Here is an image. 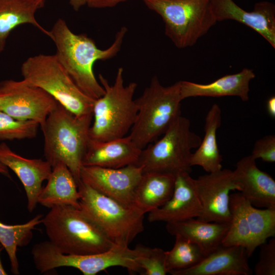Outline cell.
<instances>
[{
  "label": "cell",
  "mask_w": 275,
  "mask_h": 275,
  "mask_svg": "<svg viewBox=\"0 0 275 275\" xmlns=\"http://www.w3.org/2000/svg\"><path fill=\"white\" fill-rule=\"evenodd\" d=\"M79 208L116 245L128 246L144 229V214L94 189L80 181Z\"/></svg>",
  "instance_id": "9c48e42d"
},
{
  "label": "cell",
  "mask_w": 275,
  "mask_h": 275,
  "mask_svg": "<svg viewBox=\"0 0 275 275\" xmlns=\"http://www.w3.org/2000/svg\"><path fill=\"white\" fill-rule=\"evenodd\" d=\"M197 193L202 206V221L230 224V193L240 191L233 171L222 169L195 179Z\"/></svg>",
  "instance_id": "4fadbf2b"
},
{
  "label": "cell",
  "mask_w": 275,
  "mask_h": 275,
  "mask_svg": "<svg viewBox=\"0 0 275 275\" xmlns=\"http://www.w3.org/2000/svg\"><path fill=\"white\" fill-rule=\"evenodd\" d=\"M40 125L32 120H20L0 111V141L35 138Z\"/></svg>",
  "instance_id": "f1b7e54d"
},
{
  "label": "cell",
  "mask_w": 275,
  "mask_h": 275,
  "mask_svg": "<svg viewBox=\"0 0 275 275\" xmlns=\"http://www.w3.org/2000/svg\"><path fill=\"white\" fill-rule=\"evenodd\" d=\"M222 122V111L219 105L213 104L207 113L204 125L205 135L203 140L193 153L191 167L198 166L207 173L222 169L223 158L216 140V131Z\"/></svg>",
  "instance_id": "484cf974"
},
{
  "label": "cell",
  "mask_w": 275,
  "mask_h": 275,
  "mask_svg": "<svg viewBox=\"0 0 275 275\" xmlns=\"http://www.w3.org/2000/svg\"><path fill=\"white\" fill-rule=\"evenodd\" d=\"M162 18L166 35L178 48L194 45L217 22L211 0H143Z\"/></svg>",
  "instance_id": "52a82bcc"
},
{
  "label": "cell",
  "mask_w": 275,
  "mask_h": 275,
  "mask_svg": "<svg viewBox=\"0 0 275 275\" xmlns=\"http://www.w3.org/2000/svg\"><path fill=\"white\" fill-rule=\"evenodd\" d=\"M194 179L186 172L177 174L171 198L163 205L148 213V221L167 223L199 217L202 206Z\"/></svg>",
  "instance_id": "9a60e30c"
},
{
  "label": "cell",
  "mask_w": 275,
  "mask_h": 275,
  "mask_svg": "<svg viewBox=\"0 0 275 275\" xmlns=\"http://www.w3.org/2000/svg\"><path fill=\"white\" fill-rule=\"evenodd\" d=\"M259 259L255 266L256 275L275 274V239L271 238L268 242L260 246Z\"/></svg>",
  "instance_id": "4dcf8cb0"
},
{
  "label": "cell",
  "mask_w": 275,
  "mask_h": 275,
  "mask_svg": "<svg viewBox=\"0 0 275 275\" xmlns=\"http://www.w3.org/2000/svg\"><path fill=\"white\" fill-rule=\"evenodd\" d=\"M172 249L166 252L168 273L184 270L199 263L206 256L196 243L179 235H175Z\"/></svg>",
  "instance_id": "83f0119b"
},
{
  "label": "cell",
  "mask_w": 275,
  "mask_h": 275,
  "mask_svg": "<svg viewBox=\"0 0 275 275\" xmlns=\"http://www.w3.org/2000/svg\"><path fill=\"white\" fill-rule=\"evenodd\" d=\"M231 219L222 241L225 246L244 248L250 257L256 249L275 235V208H257L240 192L230 194Z\"/></svg>",
  "instance_id": "8fae6325"
},
{
  "label": "cell",
  "mask_w": 275,
  "mask_h": 275,
  "mask_svg": "<svg viewBox=\"0 0 275 275\" xmlns=\"http://www.w3.org/2000/svg\"><path fill=\"white\" fill-rule=\"evenodd\" d=\"M93 114L76 116L58 102L40 127L44 154L52 168L62 162L70 170L77 184L89 141Z\"/></svg>",
  "instance_id": "7a4b0ae2"
},
{
  "label": "cell",
  "mask_w": 275,
  "mask_h": 275,
  "mask_svg": "<svg viewBox=\"0 0 275 275\" xmlns=\"http://www.w3.org/2000/svg\"><path fill=\"white\" fill-rule=\"evenodd\" d=\"M251 155L255 159H261L266 162H275V136L266 135L254 144Z\"/></svg>",
  "instance_id": "1f68e13d"
},
{
  "label": "cell",
  "mask_w": 275,
  "mask_h": 275,
  "mask_svg": "<svg viewBox=\"0 0 275 275\" xmlns=\"http://www.w3.org/2000/svg\"><path fill=\"white\" fill-rule=\"evenodd\" d=\"M31 254L37 270L41 273L60 267H71L84 275H95L113 266H121L130 272H141L137 262L138 249L116 245L106 251L90 255L66 254L59 251L48 240L37 243Z\"/></svg>",
  "instance_id": "30bf717a"
},
{
  "label": "cell",
  "mask_w": 275,
  "mask_h": 275,
  "mask_svg": "<svg viewBox=\"0 0 275 275\" xmlns=\"http://www.w3.org/2000/svg\"><path fill=\"white\" fill-rule=\"evenodd\" d=\"M43 217L42 214H38L24 224L15 225H6L0 221V243L8 255L13 274L20 273L16 255L17 248L26 246L31 242L33 231L42 223Z\"/></svg>",
  "instance_id": "4316f807"
},
{
  "label": "cell",
  "mask_w": 275,
  "mask_h": 275,
  "mask_svg": "<svg viewBox=\"0 0 275 275\" xmlns=\"http://www.w3.org/2000/svg\"><path fill=\"white\" fill-rule=\"evenodd\" d=\"M69 3L75 11H78L86 5L87 0H69Z\"/></svg>",
  "instance_id": "e575fe53"
},
{
  "label": "cell",
  "mask_w": 275,
  "mask_h": 275,
  "mask_svg": "<svg viewBox=\"0 0 275 275\" xmlns=\"http://www.w3.org/2000/svg\"><path fill=\"white\" fill-rule=\"evenodd\" d=\"M49 242L60 252L90 255L109 250L115 244L80 208L57 206L42 218Z\"/></svg>",
  "instance_id": "3957f363"
},
{
  "label": "cell",
  "mask_w": 275,
  "mask_h": 275,
  "mask_svg": "<svg viewBox=\"0 0 275 275\" xmlns=\"http://www.w3.org/2000/svg\"><path fill=\"white\" fill-rule=\"evenodd\" d=\"M143 173L142 168L135 164L116 169L82 166L80 179L104 195L134 208V193Z\"/></svg>",
  "instance_id": "5bb4252c"
},
{
  "label": "cell",
  "mask_w": 275,
  "mask_h": 275,
  "mask_svg": "<svg viewBox=\"0 0 275 275\" xmlns=\"http://www.w3.org/2000/svg\"><path fill=\"white\" fill-rule=\"evenodd\" d=\"M21 73L22 79L44 90L75 116L93 114L95 100L79 89L55 54L28 58L22 64Z\"/></svg>",
  "instance_id": "ba28073f"
},
{
  "label": "cell",
  "mask_w": 275,
  "mask_h": 275,
  "mask_svg": "<svg viewBox=\"0 0 275 275\" xmlns=\"http://www.w3.org/2000/svg\"><path fill=\"white\" fill-rule=\"evenodd\" d=\"M46 0H0V53L5 49L10 33L16 27L30 24L45 35V30L36 19L37 10Z\"/></svg>",
  "instance_id": "d4e9b609"
},
{
  "label": "cell",
  "mask_w": 275,
  "mask_h": 275,
  "mask_svg": "<svg viewBox=\"0 0 275 275\" xmlns=\"http://www.w3.org/2000/svg\"><path fill=\"white\" fill-rule=\"evenodd\" d=\"M4 99L3 97L0 96V105L3 103Z\"/></svg>",
  "instance_id": "74e56055"
},
{
  "label": "cell",
  "mask_w": 275,
  "mask_h": 275,
  "mask_svg": "<svg viewBox=\"0 0 275 275\" xmlns=\"http://www.w3.org/2000/svg\"><path fill=\"white\" fill-rule=\"evenodd\" d=\"M136 262L144 275H166V251L158 248L138 245Z\"/></svg>",
  "instance_id": "f546056e"
},
{
  "label": "cell",
  "mask_w": 275,
  "mask_h": 275,
  "mask_svg": "<svg viewBox=\"0 0 275 275\" xmlns=\"http://www.w3.org/2000/svg\"><path fill=\"white\" fill-rule=\"evenodd\" d=\"M0 161L19 179L25 190L27 209L32 212L38 204L42 183L48 179L52 171L51 164L46 160L22 156L4 142L0 143Z\"/></svg>",
  "instance_id": "2e32d148"
},
{
  "label": "cell",
  "mask_w": 275,
  "mask_h": 275,
  "mask_svg": "<svg viewBox=\"0 0 275 275\" xmlns=\"http://www.w3.org/2000/svg\"><path fill=\"white\" fill-rule=\"evenodd\" d=\"M175 179L172 174L143 172L135 190L133 207L145 214L163 205L173 194Z\"/></svg>",
  "instance_id": "cb8c5ba5"
},
{
  "label": "cell",
  "mask_w": 275,
  "mask_h": 275,
  "mask_svg": "<svg viewBox=\"0 0 275 275\" xmlns=\"http://www.w3.org/2000/svg\"><path fill=\"white\" fill-rule=\"evenodd\" d=\"M0 174L6 176L9 178L10 175L9 172V169L0 161Z\"/></svg>",
  "instance_id": "d590c367"
},
{
  "label": "cell",
  "mask_w": 275,
  "mask_h": 275,
  "mask_svg": "<svg viewBox=\"0 0 275 275\" xmlns=\"http://www.w3.org/2000/svg\"><path fill=\"white\" fill-rule=\"evenodd\" d=\"M267 111L270 117H275V97L271 96L267 100L266 103Z\"/></svg>",
  "instance_id": "836d02e7"
},
{
  "label": "cell",
  "mask_w": 275,
  "mask_h": 275,
  "mask_svg": "<svg viewBox=\"0 0 275 275\" xmlns=\"http://www.w3.org/2000/svg\"><path fill=\"white\" fill-rule=\"evenodd\" d=\"M247 252L241 246L221 244L196 265L172 275H251Z\"/></svg>",
  "instance_id": "d6986e66"
},
{
  "label": "cell",
  "mask_w": 275,
  "mask_h": 275,
  "mask_svg": "<svg viewBox=\"0 0 275 275\" xmlns=\"http://www.w3.org/2000/svg\"><path fill=\"white\" fill-rule=\"evenodd\" d=\"M123 72L122 67L118 68L113 85L101 74L98 75L104 93L94 103L91 140L103 142L125 136L135 121L138 106L133 96L138 84L131 82L125 86Z\"/></svg>",
  "instance_id": "277c9868"
},
{
  "label": "cell",
  "mask_w": 275,
  "mask_h": 275,
  "mask_svg": "<svg viewBox=\"0 0 275 275\" xmlns=\"http://www.w3.org/2000/svg\"><path fill=\"white\" fill-rule=\"evenodd\" d=\"M0 96L4 99L0 111L18 120L34 121L40 127L58 104L44 90L23 79L2 81Z\"/></svg>",
  "instance_id": "7c38bea8"
},
{
  "label": "cell",
  "mask_w": 275,
  "mask_h": 275,
  "mask_svg": "<svg viewBox=\"0 0 275 275\" xmlns=\"http://www.w3.org/2000/svg\"><path fill=\"white\" fill-rule=\"evenodd\" d=\"M233 173L240 193L257 208H275V181L260 170L251 155L241 158Z\"/></svg>",
  "instance_id": "ac0fdd59"
},
{
  "label": "cell",
  "mask_w": 275,
  "mask_h": 275,
  "mask_svg": "<svg viewBox=\"0 0 275 275\" xmlns=\"http://www.w3.org/2000/svg\"><path fill=\"white\" fill-rule=\"evenodd\" d=\"M4 249L3 246L0 243V275H6L7 274L6 271H5L2 262L1 258V253L2 251Z\"/></svg>",
  "instance_id": "8d00e7d4"
},
{
  "label": "cell",
  "mask_w": 275,
  "mask_h": 275,
  "mask_svg": "<svg viewBox=\"0 0 275 275\" xmlns=\"http://www.w3.org/2000/svg\"><path fill=\"white\" fill-rule=\"evenodd\" d=\"M128 0H87L86 5L92 8H104L115 7Z\"/></svg>",
  "instance_id": "d6a6232c"
},
{
  "label": "cell",
  "mask_w": 275,
  "mask_h": 275,
  "mask_svg": "<svg viewBox=\"0 0 275 275\" xmlns=\"http://www.w3.org/2000/svg\"><path fill=\"white\" fill-rule=\"evenodd\" d=\"M230 224L207 222L190 218L167 223L166 228L173 236L179 235L197 244L207 256L222 244Z\"/></svg>",
  "instance_id": "7402d4cb"
},
{
  "label": "cell",
  "mask_w": 275,
  "mask_h": 275,
  "mask_svg": "<svg viewBox=\"0 0 275 275\" xmlns=\"http://www.w3.org/2000/svg\"><path fill=\"white\" fill-rule=\"evenodd\" d=\"M47 181L38 196V204L50 209L57 206L79 208L78 185L65 164L59 162L53 167Z\"/></svg>",
  "instance_id": "603a6c76"
},
{
  "label": "cell",
  "mask_w": 275,
  "mask_h": 275,
  "mask_svg": "<svg viewBox=\"0 0 275 275\" xmlns=\"http://www.w3.org/2000/svg\"><path fill=\"white\" fill-rule=\"evenodd\" d=\"M127 32L122 27L116 34L112 45L105 49H99L95 41L86 34H76L65 21L59 18L47 36L56 47V56L75 84L88 97L96 100L102 96L104 90L94 73V63L116 56L121 48Z\"/></svg>",
  "instance_id": "6da1fadb"
},
{
  "label": "cell",
  "mask_w": 275,
  "mask_h": 275,
  "mask_svg": "<svg viewBox=\"0 0 275 275\" xmlns=\"http://www.w3.org/2000/svg\"><path fill=\"white\" fill-rule=\"evenodd\" d=\"M217 21L233 20L261 35L275 48V5L268 1L256 3L252 11L240 8L233 0H211Z\"/></svg>",
  "instance_id": "e0dca14e"
},
{
  "label": "cell",
  "mask_w": 275,
  "mask_h": 275,
  "mask_svg": "<svg viewBox=\"0 0 275 275\" xmlns=\"http://www.w3.org/2000/svg\"><path fill=\"white\" fill-rule=\"evenodd\" d=\"M180 81L167 87L154 76L135 101L138 113L129 136L143 149L161 135L180 116Z\"/></svg>",
  "instance_id": "5b68a950"
},
{
  "label": "cell",
  "mask_w": 275,
  "mask_h": 275,
  "mask_svg": "<svg viewBox=\"0 0 275 275\" xmlns=\"http://www.w3.org/2000/svg\"><path fill=\"white\" fill-rule=\"evenodd\" d=\"M141 151L129 135L103 142L89 139L82 166L122 168L135 164Z\"/></svg>",
  "instance_id": "ffe728a7"
},
{
  "label": "cell",
  "mask_w": 275,
  "mask_h": 275,
  "mask_svg": "<svg viewBox=\"0 0 275 275\" xmlns=\"http://www.w3.org/2000/svg\"><path fill=\"white\" fill-rule=\"evenodd\" d=\"M255 77L253 70L243 68L241 71L222 76L214 81L201 84L180 80V96L183 100L194 97H219L232 96L239 97L242 101L249 99L250 83Z\"/></svg>",
  "instance_id": "44dd1931"
},
{
  "label": "cell",
  "mask_w": 275,
  "mask_h": 275,
  "mask_svg": "<svg viewBox=\"0 0 275 275\" xmlns=\"http://www.w3.org/2000/svg\"><path fill=\"white\" fill-rule=\"evenodd\" d=\"M161 135L142 149L135 164L143 172L190 173L191 150L198 147L202 139L190 130L189 120L180 115Z\"/></svg>",
  "instance_id": "8992f818"
}]
</instances>
